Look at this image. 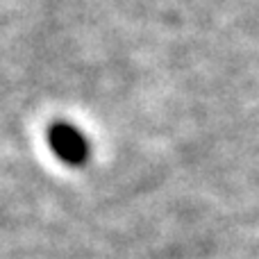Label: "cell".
<instances>
[{"label": "cell", "mask_w": 259, "mask_h": 259, "mask_svg": "<svg viewBox=\"0 0 259 259\" xmlns=\"http://www.w3.org/2000/svg\"><path fill=\"white\" fill-rule=\"evenodd\" d=\"M48 143L53 152L66 164H84L89 157V141L77 127L57 123L48 130Z\"/></svg>", "instance_id": "obj_1"}]
</instances>
